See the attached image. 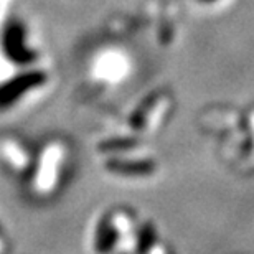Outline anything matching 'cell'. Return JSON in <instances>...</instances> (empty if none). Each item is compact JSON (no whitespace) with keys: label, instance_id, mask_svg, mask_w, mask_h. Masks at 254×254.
I'll return each instance as SVG.
<instances>
[{"label":"cell","instance_id":"obj_3","mask_svg":"<svg viewBox=\"0 0 254 254\" xmlns=\"http://www.w3.org/2000/svg\"><path fill=\"white\" fill-rule=\"evenodd\" d=\"M45 79H47V74L42 73V71H28V73L15 76V78L0 86V104L12 103L23 93L45 83Z\"/></svg>","mask_w":254,"mask_h":254},{"label":"cell","instance_id":"obj_5","mask_svg":"<svg viewBox=\"0 0 254 254\" xmlns=\"http://www.w3.org/2000/svg\"><path fill=\"white\" fill-rule=\"evenodd\" d=\"M145 248H147V254H167L165 246L159 238L155 236V233L150 230L145 231Z\"/></svg>","mask_w":254,"mask_h":254},{"label":"cell","instance_id":"obj_4","mask_svg":"<svg viewBox=\"0 0 254 254\" xmlns=\"http://www.w3.org/2000/svg\"><path fill=\"white\" fill-rule=\"evenodd\" d=\"M2 155L15 169H23L25 164H27V157H25L22 145L15 144V142H5V144H2Z\"/></svg>","mask_w":254,"mask_h":254},{"label":"cell","instance_id":"obj_2","mask_svg":"<svg viewBox=\"0 0 254 254\" xmlns=\"http://www.w3.org/2000/svg\"><path fill=\"white\" fill-rule=\"evenodd\" d=\"M2 52L10 62L27 66L37 62L38 55L27 45V32L22 22L12 20L2 32Z\"/></svg>","mask_w":254,"mask_h":254},{"label":"cell","instance_id":"obj_6","mask_svg":"<svg viewBox=\"0 0 254 254\" xmlns=\"http://www.w3.org/2000/svg\"><path fill=\"white\" fill-rule=\"evenodd\" d=\"M200 2H203V3H215V2H218V0H200Z\"/></svg>","mask_w":254,"mask_h":254},{"label":"cell","instance_id":"obj_1","mask_svg":"<svg viewBox=\"0 0 254 254\" xmlns=\"http://www.w3.org/2000/svg\"><path fill=\"white\" fill-rule=\"evenodd\" d=\"M64 155V147L62 144H50L45 149L33 179L35 191L40 195H48L55 190L62 175Z\"/></svg>","mask_w":254,"mask_h":254}]
</instances>
